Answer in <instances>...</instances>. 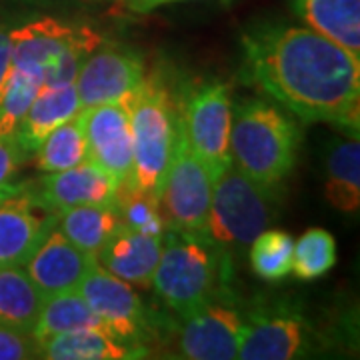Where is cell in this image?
<instances>
[{"label": "cell", "mask_w": 360, "mask_h": 360, "mask_svg": "<svg viewBox=\"0 0 360 360\" xmlns=\"http://www.w3.org/2000/svg\"><path fill=\"white\" fill-rule=\"evenodd\" d=\"M174 2H182V0H127V6L132 13L148 14L156 11V8H160V6L174 4Z\"/></svg>", "instance_id": "d6a6232c"}, {"label": "cell", "mask_w": 360, "mask_h": 360, "mask_svg": "<svg viewBox=\"0 0 360 360\" xmlns=\"http://www.w3.org/2000/svg\"><path fill=\"white\" fill-rule=\"evenodd\" d=\"M30 208L22 194L0 205V269L25 266L54 224V212L40 219Z\"/></svg>", "instance_id": "e0dca14e"}, {"label": "cell", "mask_w": 360, "mask_h": 360, "mask_svg": "<svg viewBox=\"0 0 360 360\" xmlns=\"http://www.w3.org/2000/svg\"><path fill=\"white\" fill-rule=\"evenodd\" d=\"M132 130V170L122 186L148 193L160 200L174 155L180 108L162 78H144L129 98Z\"/></svg>", "instance_id": "277c9868"}, {"label": "cell", "mask_w": 360, "mask_h": 360, "mask_svg": "<svg viewBox=\"0 0 360 360\" xmlns=\"http://www.w3.org/2000/svg\"><path fill=\"white\" fill-rule=\"evenodd\" d=\"M142 80L144 58L141 52L103 40L86 56L75 78L80 110L98 104L127 103Z\"/></svg>", "instance_id": "8fae6325"}, {"label": "cell", "mask_w": 360, "mask_h": 360, "mask_svg": "<svg viewBox=\"0 0 360 360\" xmlns=\"http://www.w3.org/2000/svg\"><path fill=\"white\" fill-rule=\"evenodd\" d=\"M295 240L284 231H262L250 243V266L260 278L276 283L292 270Z\"/></svg>", "instance_id": "484cf974"}, {"label": "cell", "mask_w": 360, "mask_h": 360, "mask_svg": "<svg viewBox=\"0 0 360 360\" xmlns=\"http://www.w3.org/2000/svg\"><path fill=\"white\" fill-rule=\"evenodd\" d=\"M11 28L0 25V103L13 70V52H11Z\"/></svg>", "instance_id": "1f68e13d"}, {"label": "cell", "mask_w": 360, "mask_h": 360, "mask_svg": "<svg viewBox=\"0 0 360 360\" xmlns=\"http://www.w3.org/2000/svg\"><path fill=\"white\" fill-rule=\"evenodd\" d=\"M40 359L39 340L32 333L0 326V360Z\"/></svg>", "instance_id": "f546056e"}, {"label": "cell", "mask_w": 360, "mask_h": 360, "mask_svg": "<svg viewBox=\"0 0 360 360\" xmlns=\"http://www.w3.org/2000/svg\"><path fill=\"white\" fill-rule=\"evenodd\" d=\"M34 155L40 172H60L89 160L86 136L78 115L51 130Z\"/></svg>", "instance_id": "d4e9b609"}, {"label": "cell", "mask_w": 360, "mask_h": 360, "mask_svg": "<svg viewBox=\"0 0 360 360\" xmlns=\"http://www.w3.org/2000/svg\"><path fill=\"white\" fill-rule=\"evenodd\" d=\"M243 75L304 122L359 139L360 60L309 26L258 25L243 34Z\"/></svg>", "instance_id": "6da1fadb"}, {"label": "cell", "mask_w": 360, "mask_h": 360, "mask_svg": "<svg viewBox=\"0 0 360 360\" xmlns=\"http://www.w3.org/2000/svg\"><path fill=\"white\" fill-rule=\"evenodd\" d=\"M321 336L298 310L257 309L245 314L238 340L240 360H295L312 356Z\"/></svg>", "instance_id": "ba28073f"}, {"label": "cell", "mask_w": 360, "mask_h": 360, "mask_svg": "<svg viewBox=\"0 0 360 360\" xmlns=\"http://www.w3.org/2000/svg\"><path fill=\"white\" fill-rule=\"evenodd\" d=\"M40 86H42L40 75L18 70V68L11 70V78L0 103V136H13L16 132L28 106L37 98Z\"/></svg>", "instance_id": "f1b7e54d"}, {"label": "cell", "mask_w": 360, "mask_h": 360, "mask_svg": "<svg viewBox=\"0 0 360 360\" xmlns=\"http://www.w3.org/2000/svg\"><path fill=\"white\" fill-rule=\"evenodd\" d=\"M162 243L165 236H148L120 222L96 255V260L124 283L150 288Z\"/></svg>", "instance_id": "2e32d148"}, {"label": "cell", "mask_w": 360, "mask_h": 360, "mask_svg": "<svg viewBox=\"0 0 360 360\" xmlns=\"http://www.w3.org/2000/svg\"><path fill=\"white\" fill-rule=\"evenodd\" d=\"M96 264V258L75 246L63 232L52 229L26 260L25 270L44 298L78 290L80 283Z\"/></svg>", "instance_id": "9a60e30c"}, {"label": "cell", "mask_w": 360, "mask_h": 360, "mask_svg": "<svg viewBox=\"0 0 360 360\" xmlns=\"http://www.w3.org/2000/svg\"><path fill=\"white\" fill-rule=\"evenodd\" d=\"M120 184L94 162L66 168L60 172H44L37 182H26L22 196L30 206L60 212L86 205H115Z\"/></svg>", "instance_id": "4fadbf2b"}, {"label": "cell", "mask_w": 360, "mask_h": 360, "mask_svg": "<svg viewBox=\"0 0 360 360\" xmlns=\"http://www.w3.org/2000/svg\"><path fill=\"white\" fill-rule=\"evenodd\" d=\"M300 139L295 120L266 98L232 106V165L262 186L276 188L292 172Z\"/></svg>", "instance_id": "3957f363"}, {"label": "cell", "mask_w": 360, "mask_h": 360, "mask_svg": "<svg viewBox=\"0 0 360 360\" xmlns=\"http://www.w3.org/2000/svg\"><path fill=\"white\" fill-rule=\"evenodd\" d=\"M68 330H101L104 335L112 336L103 319L90 309L89 302L78 290L44 298L32 336L37 340H44L49 336Z\"/></svg>", "instance_id": "603a6c76"}, {"label": "cell", "mask_w": 360, "mask_h": 360, "mask_svg": "<svg viewBox=\"0 0 360 360\" xmlns=\"http://www.w3.org/2000/svg\"><path fill=\"white\" fill-rule=\"evenodd\" d=\"M274 188L262 186L229 165L214 179L212 202L205 234L222 248H246L266 231L274 214Z\"/></svg>", "instance_id": "5b68a950"}, {"label": "cell", "mask_w": 360, "mask_h": 360, "mask_svg": "<svg viewBox=\"0 0 360 360\" xmlns=\"http://www.w3.org/2000/svg\"><path fill=\"white\" fill-rule=\"evenodd\" d=\"M26 182H4L0 184V205L13 200V198H18L20 194L25 193Z\"/></svg>", "instance_id": "836d02e7"}, {"label": "cell", "mask_w": 360, "mask_h": 360, "mask_svg": "<svg viewBox=\"0 0 360 360\" xmlns=\"http://www.w3.org/2000/svg\"><path fill=\"white\" fill-rule=\"evenodd\" d=\"M231 272V252L208 234L168 229L150 286L182 316L226 290Z\"/></svg>", "instance_id": "7a4b0ae2"}, {"label": "cell", "mask_w": 360, "mask_h": 360, "mask_svg": "<svg viewBox=\"0 0 360 360\" xmlns=\"http://www.w3.org/2000/svg\"><path fill=\"white\" fill-rule=\"evenodd\" d=\"M80 112V101L75 82L66 86H40L37 98L28 106L18 129L14 132L26 155L39 150L42 139L58 124L75 118Z\"/></svg>", "instance_id": "ac0fdd59"}, {"label": "cell", "mask_w": 360, "mask_h": 360, "mask_svg": "<svg viewBox=\"0 0 360 360\" xmlns=\"http://www.w3.org/2000/svg\"><path fill=\"white\" fill-rule=\"evenodd\" d=\"M116 210L120 222L129 229L148 236H165L168 231L167 220L160 208V200L136 188L120 186L116 193Z\"/></svg>", "instance_id": "83f0119b"}, {"label": "cell", "mask_w": 360, "mask_h": 360, "mask_svg": "<svg viewBox=\"0 0 360 360\" xmlns=\"http://www.w3.org/2000/svg\"><path fill=\"white\" fill-rule=\"evenodd\" d=\"M245 312L231 288L182 314L176 345L179 356L188 360L238 359V340Z\"/></svg>", "instance_id": "9c48e42d"}, {"label": "cell", "mask_w": 360, "mask_h": 360, "mask_svg": "<svg viewBox=\"0 0 360 360\" xmlns=\"http://www.w3.org/2000/svg\"><path fill=\"white\" fill-rule=\"evenodd\" d=\"M324 191L336 210L354 212L360 206V144L359 139L338 142L326 156Z\"/></svg>", "instance_id": "cb8c5ba5"}, {"label": "cell", "mask_w": 360, "mask_h": 360, "mask_svg": "<svg viewBox=\"0 0 360 360\" xmlns=\"http://www.w3.org/2000/svg\"><path fill=\"white\" fill-rule=\"evenodd\" d=\"M180 118L196 156L212 180L232 165V90L226 82H200L191 89L180 106Z\"/></svg>", "instance_id": "8992f818"}, {"label": "cell", "mask_w": 360, "mask_h": 360, "mask_svg": "<svg viewBox=\"0 0 360 360\" xmlns=\"http://www.w3.org/2000/svg\"><path fill=\"white\" fill-rule=\"evenodd\" d=\"M336 264V243L330 232L322 229L307 231L292 248V270L300 281L324 276Z\"/></svg>", "instance_id": "4316f807"}, {"label": "cell", "mask_w": 360, "mask_h": 360, "mask_svg": "<svg viewBox=\"0 0 360 360\" xmlns=\"http://www.w3.org/2000/svg\"><path fill=\"white\" fill-rule=\"evenodd\" d=\"M78 118L86 136L89 160L122 186L132 170L129 101L82 108Z\"/></svg>", "instance_id": "5bb4252c"}, {"label": "cell", "mask_w": 360, "mask_h": 360, "mask_svg": "<svg viewBox=\"0 0 360 360\" xmlns=\"http://www.w3.org/2000/svg\"><path fill=\"white\" fill-rule=\"evenodd\" d=\"M304 25L360 56V0H295Z\"/></svg>", "instance_id": "ffe728a7"}, {"label": "cell", "mask_w": 360, "mask_h": 360, "mask_svg": "<svg viewBox=\"0 0 360 360\" xmlns=\"http://www.w3.org/2000/svg\"><path fill=\"white\" fill-rule=\"evenodd\" d=\"M44 296L26 274L25 266L0 269V326L32 333Z\"/></svg>", "instance_id": "7402d4cb"}, {"label": "cell", "mask_w": 360, "mask_h": 360, "mask_svg": "<svg viewBox=\"0 0 360 360\" xmlns=\"http://www.w3.org/2000/svg\"><path fill=\"white\" fill-rule=\"evenodd\" d=\"M46 360H132L150 356L146 347H132L101 330H68L39 340Z\"/></svg>", "instance_id": "d6986e66"}, {"label": "cell", "mask_w": 360, "mask_h": 360, "mask_svg": "<svg viewBox=\"0 0 360 360\" xmlns=\"http://www.w3.org/2000/svg\"><path fill=\"white\" fill-rule=\"evenodd\" d=\"M118 224L120 217L115 205L75 206L54 212V229L94 258Z\"/></svg>", "instance_id": "44dd1931"}, {"label": "cell", "mask_w": 360, "mask_h": 360, "mask_svg": "<svg viewBox=\"0 0 360 360\" xmlns=\"http://www.w3.org/2000/svg\"><path fill=\"white\" fill-rule=\"evenodd\" d=\"M28 158L16 136H0V184L11 182Z\"/></svg>", "instance_id": "4dcf8cb0"}, {"label": "cell", "mask_w": 360, "mask_h": 360, "mask_svg": "<svg viewBox=\"0 0 360 360\" xmlns=\"http://www.w3.org/2000/svg\"><path fill=\"white\" fill-rule=\"evenodd\" d=\"M78 292L103 319L116 340L132 347H144V342L153 338L155 321L134 292L132 284L110 274L98 264V260L80 283Z\"/></svg>", "instance_id": "30bf717a"}, {"label": "cell", "mask_w": 360, "mask_h": 360, "mask_svg": "<svg viewBox=\"0 0 360 360\" xmlns=\"http://www.w3.org/2000/svg\"><path fill=\"white\" fill-rule=\"evenodd\" d=\"M212 184L214 180L193 150L179 116L174 155L160 194V208L168 229L205 232L212 202Z\"/></svg>", "instance_id": "52a82bcc"}, {"label": "cell", "mask_w": 360, "mask_h": 360, "mask_svg": "<svg viewBox=\"0 0 360 360\" xmlns=\"http://www.w3.org/2000/svg\"><path fill=\"white\" fill-rule=\"evenodd\" d=\"M13 68L44 77V70L66 52L86 49L94 51L103 37L89 26L68 25L56 18H40L11 28Z\"/></svg>", "instance_id": "7c38bea8"}]
</instances>
